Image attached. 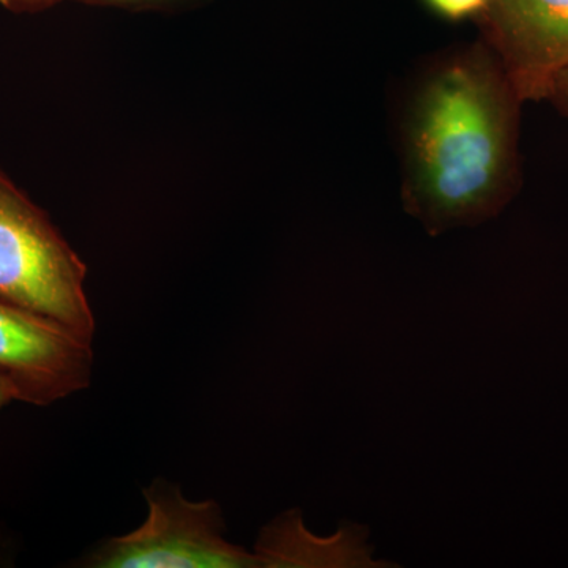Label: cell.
I'll return each mask as SVG.
<instances>
[{
    "mask_svg": "<svg viewBox=\"0 0 568 568\" xmlns=\"http://www.w3.org/2000/svg\"><path fill=\"white\" fill-rule=\"evenodd\" d=\"M74 2L88 3V6L138 7L159 2V0H74Z\"/></svg>",
    "mask_w": 568,
    "mask_h": 568,
    "instance_id": "obj_11",
    "label": "cell"
},
{
    "mask_svg": "<svg viewBox=\"0 0 568 568\" xmlns=\"http://www.w3.org/2000/svg\"><path fill=\"white\" fill-rule=\"evenodd\" d=\"M547 100L555 104L556 110H558L560 115L568 122V69L556 77L551 89H549Z\"/></svg>",
    "mask_w": 568,
    "mask_h": 568,
    "instance_id": "obj_9",
    "label": "cell"
},
{
    "mask_svg": "<svg viewBox=\"0 0 568 568\" xmlns=\"http://www.w3.org/2000/svg\"><path fill=\"white\" fill-rule=\"evenodd\" d=\"M480 20L481 40L523 102L547 100L568 69V0H491Z\"/></svg>",
    "mask_w": 568,
    "mask_h": 568,
    "instance_id": "obj_5",
    "label": "cell"
},
{
    "mask_svg": "<svg viewBox=\"0 0 568 568\" xmlns=\"http://www.w3.org/2000/svg\"><path fill=\"white\" fill-rule=\"evenodd\" d=\"M148 517L125 536L104 538L77 564L88 568H260L231 544L219 504L190 500L163 478L144 488Z\"/></svg>",
    "mask_w": 568,
    "mask_h": 568,
    "instance_id": "obj_3",
    "label": "cell"
},
{
    "mask_svg": "<svg viewBox=\"0 0 568 568\" xmlns=\"http://www.w3.org/2000/svg\"><path fill=\"white\" fill-rule=\"evenodd\" d=\"M63 0H0V7L11 11V13H41L58 6Z\"/></svg>",
    "mask_w": 568,
    "mask_h": 568,
    "instance_id": "obj_8",
    "label": "cell"
},
{
    "mask_svg": "<svg viewBox=\"0 0 568 568\" xmlns=\"http://www.w3.org/2000/svg\"><path fill=\"white\" fill-rule=\"evenodd\" d=\"M13 402H20L17 388H14L13 384H11L7 377L0 375V410Z\"/></svg>",
    "mask_w": 568,
    "mask_h": 568,
    "instance_id": "obj_10",
    "label": "cell"
},
{
    "mask_svg": "<svg viewBox=\"0 0 568 568\" xmlns=\"http://www.w3.org/2000/svg\"><path fill=\"white\" fill-rule=\"evenodd\" d=\"M91 339L0 301V375L22 403L50 406L92 383Z\"/></svg>",
    "mask_w": 568,
    "mask_h": 568,
    "instance_id": "obj_4",
    "label": "cell"
},
{
    "mask_svg": "<svg viewBox=\"0 0 568 568\" xmlns=\"http://www.w3.org/2000/svg\"><path fill=\"white\" fill-rule=\"evenodd\" d=\"M260 568H377L394 564L373 559L368 528L346 525L332 537H316L298 510L286 511L261 530L254 548Z\"/></svg>",
    "mask_w": 568,
    "mask_h": 568,
    "instance_id": "obj_6",
    "label": "cell"
},
{
    "mask_svg": "<svg viewBox=\"0 0 568 568\" xmlns=\"http://www.w3.org/2000/svg\"><path fill=\"white\" fill-rule=\"evenodd\" d=\"M523 99L484 40L437 55L398 119L403 207L429 235L496 219L521 186Z\"/></svg>",
    "mask_w": 568,
    "mask_h": 568,
    "instance_id": "obj_1",
    "label": "cell"
},
{
    "mask_svg": "<svg viewBox=\"0 0 568 568\" xmlns=\"http://www.w3.org/2000/svg\"><path fill=\"white\" fill-rule=\"evenodd\" d=\"M489 2L491 0H425L429 9L450 21L480 18L487 11Z\"/></svg>",
    "mask_w": 568,
    "mask_h": 568,
    "instance_id": "obj_7",
    "label": "cell"
},
{
    "mask_svg": "<svg viewBox=\"0 0 568 568\" xmlns=\"http://www.w3.org/2000/svg\"><path fill=\"white\" fill-rule=\"evenodd\" d=\"M85 278L80 254L0 168V301L92 342L95 316Z\"/></svg>",
    "mask_w": 568,
    "mask_h": 568,
    "instance_id": "obj_2",
    "label": "cell"
}]
</instances>
